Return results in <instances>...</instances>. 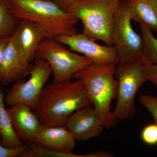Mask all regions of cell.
<instances>
[{"label": "cell", "instance_id": "obj_1", "mask_svg": "<svg viewBox=\"0 0 157 157\" xmlns=\"http://www.w3.org/2000/svg\"><path fill=\"white\" fill-rule=\"evenodd\" d=\"M90 105L92 102L82 81L70 79L43 88L34 110L42 125L66 127L73 112Z\"/></svg>", "mask_w": 157, "mask_h": 157}, {"label": "cell", "instance_id": "obj_2", "mask_svg": "<svg viewBox=\"0 0 157 157\" xmlns=\"http://www.w3.org/2000/svg\"><path fill=\"white\" fill-rule=\"evenodd\" d=\"M116 63H91L73 75L82 81L94 108L107 129L114 128L118 121L111 110V104L117 97L118 82L115 79Z\"/></svg>", "mask_w": 157, "mask_h": 157}, {"label": "cell", "instance_id": "obj_3", "mask_svg": "<svg viewBox=\"0 0 157 157\" xmlns=\"http://www.w3.org/2000/svg\"><path fill=\"white\" fill-rule=\"evenodd\" d=\"M11 14L18 20L35 23L45 31L46 38L77 33L78 19L53 1L9 0Z\"/></svg>", "mask_w": 157, "mask_h": 157}, {"label": "cell", "instance_id": "obj_4", "mask_svg": "<svg viewBox=\"0 0 157 157\" xmlns=\"http://www.w3.org/2000/svg\"><path fill=\"white\" fill-rule=\"evenodd\" d=\"M121 0H78L67 11L83 25V33L94 41L113 45L112 28Z\"/></svg>", "mask_w": 157, "mask_h": 157}, {"label": "cell", "instance_id": "obj_5", "mask_svg": "<svg viewBox=\"0 0 157 157\" xmlns=\"http://www.w3.org/2000/svg\"><path fill=\"white\" fill-rule=\"evenodd\" d=\"M132 21L126 2L121 1L115 13L112 28L113 45L117 56V66L141 63L143 38L133 29Z\"/></svg>", "mask_w": 157, "mask_h": 157}, {"label": "cell", "instance_id": "obj_6", "mask_svg": "<svg viewBox=\"0 0 157 157\" xmlns=\"http://www.w3.org/2000/svg\"><path fill=\"white\" fill-rule=\"evenodd\" d=\"M36 57L45 60L50 65L55 84L71 79L75 73L92 63L86 57L74 53L54 39H43Z\"/></svg>", "mask_w": 157, "mask_h": 157}, {"label": "cell", "instance_id": "obj_7", "mask_svg": "<svg viewBox=\"0 0 157 157\" xmlns=\"http://www.w3.org/2000/svg\"><path fill=\"white\" fill-rule=\"evenodd\" d=\"M141 63L127 66H117L115 76L118 82L117 102L113 116L117 120L131 119L136 112L135 100L137 91L147 81Z\"/></svg>", "mask_w": 157, "mask_h": 157}, {"label": "cell", "instance_id": "obj_8", "mask_svg": "<svg viewBox=\"0 0 157 157\" xmlns=\"http://www.w3.org/2000/svg\"><path fill=\"white\" fill-rule=\"evenodd\" d=\"M52 73L48 62L36 57L30 78L27 81L22 79L15 82L5 97V103L10 107L24 104L34 110L43 86Z\"/></svg>", "mask_w": 157, "mask_h": 157}, {"label": "cell", "instance_id": "obj_9", "mask_svg": "<svg viewBox=\"0 0 157 157\" xmlns=\"http://www.w3.org/2000/svg\"><path fill=\"white\" fill-rule=\"evenodd\" d=\"M54 39L67 45L70 50L82 54L92 63L117 64V54L113 45H99L84 34L56 36Z\"/></svg>", "mask_w": 157, "mask_h": 157}, {"label": "cell", "instance_id": "obj_10", "mask_svg": "<svg viewBox=\"0 0 157 157\" xmlns=\"http://www.w3.org/2000/svg\"><path fill=\"white\" fill-rule=\"evenodd\" d=\"M33 65L28 61L17 44L15 33L4 49L0 66V83L7 86L30 75Z\"/></svg>", "mask_w": 157, "mask_h": 157}, {"label": "cell", "instance_id": "obj_11", "mask_svg": "<svg viewBox=\"0 0 157 157\" xmlns=\"http://www.w3.org/2000/svg\"><path fill=\"white\" fill-rule=\"evenodd\" d=\"M66 127L76 141H86L98 137L104 127L94 107L86 106L76 110L68 118Z\"/></svg>", "mask_w": 157, "mask_h": 157}, {"label": "cell", "instance_id": "obj_12", "mask_svg": "<svg viewBox=\"0 0 157 157\" xmlns=\"http://www.w3.org/2000/svg\"><path fill=\"white\" fill-rule=\"evenodd\" d=\"M30 107L19 104L7 109L17 137L27 145L33 144L42 124Z\"/></svg>", "mask_w": 157, "mask_h": 157}, {"label": "cell", "instance_id": "obj_13", "mask_svg": "<svg viewBox=\"0 0 157 157\" xmlns=\"http://www.w3.org/2000/svg\"><path fill=\"white\" fill-rule=\"evenodd\" d=\"M76 141L66 127L42 124L34 144L56 151L70 152L75 147Z\"/></svg>", "mask_w": 157, "mask_h": 157}, {"label": "cell", "instance_id": "obj_14", "mask_svg": "<svg viewBox=\"0 0 157 157\" xmlns=\"http://www.w3.org/2000/svg\"><path fill=\"white\" fill-rule=\"evenodd\" d=\"M15 34L21 51L26 59L31 63L35 59L41 42L46 38L45 31L35 23L21 20Z\"/></svg>", "mask_w": 157, "mask_h": 157}, {"label": "cell", "instance_id": "obj_15", "mask_svg": "<svg viewBox=\"0 0 157 157\" xmlns=\"http://www.w3.org/2000/svg\"><path fill=\"white\" fill-rule=\"evenodd\" d=\"M132 21L157 33V3L155 0H126Z\"/></svg>", "mask_w": 157, "mask_h": 157}, {"label": "cell", "instance_id": "obj_16", "mask_svg": "<svg viewBox=\"0 0 157 157\" xmlns=\"http://www.w3.org/2000/svg\"><path fill=\"white\" fill-rule=\"evenodd\" d=\"M0 137L2 144L9 148H17L24 146L17 137L11 119L4 106V93L0 91Z\"/></svg>", "mask_w": 157, "mask_h": 157}, {"label": "cell", "instance_id": "obj_17", "mask_svg": "<svg viewBox=\"0 0 157 157\" xmlns=\"http://www.w3.org/2000/svg\"><path fill=\"white\" fill-rule=\"evenodd\" d=\"M140 26L144 42L141 63L143 65L157 64V39L151 30L143 25Z\"/></svg>", "mask_w": 157, "mask_h": 157}, {"label": "cell", "instance_id": "obj_18", "mask_svg": "<svg viewBox=\"0 0 157 157\" xmlns=\"http://www.w3.org/2000/svg\"><path fill=\"white\" fill-rule=\"evenodd\" d=\"M19 21L11 14L9 0H0V37L13 35Z\"/></svg>", "mask_w": 157, "mask_h": 157}, {"label": "cell", "instance_id": "obj_19", "mask_svg": "<svg viewBox=\"0 0 157 157\" xmlns=\"http://www.w3.org/2000/svg\"><path fill=\"white\" fill-rule=\"evenodd\" d=\"M20 157H85L70 152H63L44 148L35 144L26 145L25 151Z\"/></svg>", "mask_w": 157, "mask_h": 157}, {"label": "cell", "instance_id": "obj_20", "mask_svg": "<svg viewBox=\"0 0 157 157\" xmlns=\"http://www.w3.org/2000/svg\"><path fill=\"white\" fill-rule=\"evenodd\" d=\"M142 140L149 145L157 144V124H152L144 127L141 133Z\"/></svg>", "mask_w": 157, "mask_h": 157}, {"label": "cell", "instance_id": "obj_21", "mask_svg": "<svg viewBox=\"0 0 157 157\" xmlns=\"http://www.w3.org/2000/svg\"><path fill=\"white\" fill-rule=\"evenodd\" d=\"M139 101L151 113L157 124V97L151 94H141L139 96Z\"/></svg>", "mask_w": 157, "mask_h": 157}, {"label": "cell", "instance_id": "obj_22", "mask_svg": "<svg viewBox=\"0 0 157 157\" xmlns=\"http://www.w3.org/2000/svg\"><path fill=\"white\" fill-rule=\"evenodd\" d=\"M26 145L17 148H9L3 146L0 137V157H20L25 151Z\"/></svg>", "mask_w": 157, "mask_h": 157}, {"label": "cell", "instance_id": "obj_23", "mask_svg": "<svg viewBox=\"0 0 157 157\" xmlns=\"http://www.w3.org/2000/svg\"><path fill=\"white\" fill-rule=\"evenodd\" d=\"M143 70L147 80L157 87V64L143 65Z\"/></svg>", "mask_w": 157, "mask_h": 157}, {"label": "cell", "instance_id": "obj_24", "mask_svg": "<svg viewBox=\"0 0 157 157\" xmlns=\"http://www.w3.org/2000/svg\"><path fill=\"white\" fill-rule=\"evenodd\" d=\"M78 0H53L54 2L63 10L67 11L70 6Z\"/></svg>", "mask_w": 157, "mask_h": 157}, {"label": "cell", "instance_id": "obj_25", "mask_svg": "<svg viewBox=\"0 0 157 157\" xmlns=\"http://www.w3.org/2000/svg\"><path fill=\"white\" fill-rule=\"evenodd\" d=\"M85 155L86 157H111L113 155L109 151L104 150L92 152Z\"/></svg>", "mask_w": 157, "mask_h": 157}, {"label": "cell", "instance_id": "obj_26", "mask_svg": "<svg viewBox=\"0 0 157 157\" xmlns=\"http://www.w3.org/2000/svg\"><path fill=\"white\" fill-rule=\"evenodd\" d=\"M10 36H11L0 37V66L2 62L3 52L6 48L7 43L9 42Z\"/></svg>", "mask_w": 157, "mask_h": 157}, {"label": "cell", "instance_id": "obj_27", "mask_svg": "<svg viewBox=\"0 0 157 157\" xmlns=\"http://www.w3.org/2000/svg\"><path fill=\"white\" fill-rule=\"evenodd\" d=\"M46 1H53V0H46Z\"/></svg>", "mask_w": 157, "mask_h": 157}, {"label": "cell", "instance_id": "obj_28", "mask_svg": "<svg viewBox=\"0 0 157 157\" xmlns=\"http://www.w3.org/2000/svg\"><path fill=\"white\" fill-rule=\"evenodd\" d=\"M155 1L157 3V0H155Z\"/></svg>", "mask_w": 157, "mask_h": 157}]
</instances>
